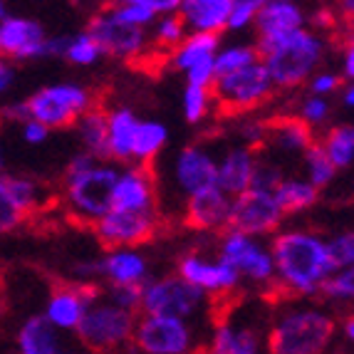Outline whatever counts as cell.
I'll return each mask as SVG.
<instances>
[{
    "label": "cell",
    "mask_w": 354,
    "mask_h": 354,
    "mask_svg": "<svg viewBox=\"0 0 354 354\" xmlns=\"http://www.w3.org/2000/svg\"><path fill=\"white\" fill-rule=\"evenodd\" d=\"M270 245L275 285L272 288L292 297H315L330 278L332 266L327 258V243L319 233L305 228L278 230Z\"/></svg>",
    "instance_id": "cell-1"
},
{
    "label": "cell",
    "mask_w": 354,
    "mask_h": 354,
    "mask_svg": "<svg viewBox=\"0 0 354 354\" xmlns=\"http://www.w3.org/2000/svg\"><path fill=\"white\" fill-rule=\"evenodd\" d=\"M337 319L317 305L283 307L266 332V354H327Z\"/></svg>",
    "instance_id": "cell-2"
},
{
    "label": "cell",
    "mask_w": 354,
    "mask_h": 354,
    "mask_svg": "<svg viewBox=\"0 0 354 354\" xmlns=\"http://www.w3.org/2000/svg\"><path fill=\"white\" fill-rule=\"evenodd\" d=\"M275 89H295L319 70L327 45L317 30L302 28L270 42H253Z\"/></svg>",
    "instance_id": "cell-3"
},
{
    "label": "cell",
    "mask_w": 354,
    "mask_h": 354,
    "mask_svg": "<svg viewBox=\"0 0 354 354\" xmlns=\"http://www.w3.org/2000/svg\"><path fill=\"white\" fill-rule=\"evenodd\" d=\"M119 166L97 161L89 153H75L65 174V206L80 223L95 225L112 211V194Z\"/></svg>",
    "instance_id": "cell-4"
},
{
    "label": "cell",
    "mask_w": 354,
    "mask_h": 354,
    "mask_svg": "<svg viewBox=\"0 0 354 354\" xmlns=\"http://www.w3.org/2000/svg\"><path fill=\"white\" fill-rule=\"evenodd\" d=\"M25 106H28L30 119H35L53 131L75 127L80 117H84L92 106H97V100L92 95V89L82 87V84L59 82L32 92L25 100Z\"/></svg>",
    "instance_id": "cell-5"
},
{
    "label": "cell",
    "mask_w": 354,
    "mask_h": 354,
    "mask_svg": "<svg viewBox=\"0 0 354 354\" xmlns=\"http://www.w3.org/2000/svg\"><path fill=\"white\" fill-rule=\"evenodd\" d=\"M136 325V315L127 313L106 297L97 295L89 302L82 322L75 330L77 342L89 352H112L131 342V332Z\"/></svg>",
    "instance_id": "cell-6"
},
{
    "label": "cell",
    "mask_w": 354,
    "mask_h": 354,
    "mask_svg": "<svg viewBox=\"0 0 354 354\" xmlns=\"http://www.w3.org/2000/svg\"><path fill=\"white\" fill-rule=\"evenodd\" d=\"M216 258L236 272L241 283H253L260 288H272L275 285V268H272L270 245L260 238H250L236 233V230H223L218 241V253Z\"/></svg>",
    "instance_id": "cell-7"
},
{
    "label": "cell",
    "mask_w": 354,
    "mask_h": 354,
    "mask_svg": "<svg viewBox=\"0 0 354 354\" xmlns=\"http://www.w3.org/2000/svg\"><path fill=\"white\" fill-rule=\"evenodd\" d=\"M206 300L208 297L201 290L191 288L174 272V275H164L156 280L149 278L144 283L139 313L151 315V317H174L189 322L206 307Z\"/></svg>",
    "instance_id": "cell-8"
},
{
    "label": "cell",
    "mask_w": 354,
    "mask_h": 354,
    "mask_svg": "<svg viewBox=\"0 0 354 354\" xmlns=\"http://www.w3.org/2000/svg\"><path fill=\"white\" fill-rule=\"evenodd\" d=\"M272 92H275V87H272L270 75H268L266 65L260 59L255 65L245 67V70L221 77L211 87L213 106L225 114L250 112V109L270 100Z\"/></svg>",
    "instance_id": "cell-9"
},
{
    "label": "cell",
    "mask_w": 354,
    "mask_h": 354,
    "mask_svg": "<svg viewBox=\"0 0 354 354\" xmlns=\"http://www.w3.org/2000/svg\"><path fill=\"white\" fill-rule=\"evenodd\" d=\"M283 221L285 213L280 211L272 194H268V191L248 189L245 194L230 198L228 230L263 241L270 233H278Z\"/></svg>",
    "instance_id": "cell-10"
},
{
    "label": "cell",
    "mask_w": 354,
    "mask_h": 354,
    "mask_svg": "<svg viewBox=\"0 0 354 354\" xmlns=\"http://www.w3.org/2000/svg\"><path fill=\"white\" fill-rule=\"evenodd\" d=\"M196 342L191 322L174 317H136L131 344L142 354H191Z\"/></svg>",
    "instance_id": "cell-11"
},
{
    "label": "cell",
    "mask_w": 354,
    "mask_h": 354,
    "mask_svg": "<svg viewBox=\"0 0 354 354\" xmlns=\"http://www.w3.org/2000/svg\"><path fill=\"white\" fill-rule=\"evenodd\" d=\"M84 30L95 37L102 55H109V57L136 59L142 57L144 50L149 48L147 30L131 28V25L122 23L109 8H102L100 12H95Z\"/></svg>",
    "instance_id": "cell-12"
},
{
    "label": "cell",
    "mask_w": 354,
    "mask_h": 354,
    "mask_svg": "<svg viewBox=\"0 0 354 354\" xmlns=\"http://www.w3.org/2000/svg\"><path fill=\"white\" fill-rule=\"evenodd\" d=\"M97 241L106 250L117 248H139L149 243L159 230V216L156 213H127V211H109L102 216L95 225Z\"/></svg>",
    "instance_id": "cell-13"
},
{
    "label": "cell",
    "mask_w": 354,
    "mask_h": 354,
    "mask_svg": "<svg viewBox=\"0 0 354 354\" xmlns=\"http://www.w3.org/2000/svg\"><path fill=\"white\" fill-rule=\"evenodd\" d=\"M176 275L189 283L191 288L201 290L206 297H225L233 295L241 288V278L230 270L218 258H208L201 253L181 255L176 268Z\"/></svg>",
    "instance_id": "cell-14"
},
{
    "label": "cell",
    "mask_w": 354,
    "mask_h": 354,
    "mask_svg": "<svg viewBox=\"0 0 354 354\" xmlns=\"http://www.w3.org/2000/svg\"><path fill=\"white\" fill-rule=\"evenodd\" d=\"M203 354H266V332L255 322L225 315L213 325Z\"/></svg>",
    "instance_id": "cell-15"
},
{
    "label": "cell",
    "mask_w": 354,
    "mask_h": 354,
    "mask_svg": "<svg viewBox=\"0 0 354 354\" xmlns=\"http://www.w3.org/2000/svg\"><path fill=\"white\" fill-rule=\"evenodd\" d=\"M112 211L156 213V178L149 166H119L112 194Z\"/></svg>",
    "instance_id": "cell-16"
},
{
    "label": "cell",
    "mask_w": 354,
    "mask_h": 354,
    "mask_svg": "<svg viewBox=\"0 0 354 354\" xmlns=\"http://www.w3.org/2000/svg\"><path fill=\"white\" fill-rule=\"evenodd\" d=\"M97 295L100 292H97L95 285H77V283L59 285V288H55L50 292L42 317L48 319L57 332L70 335V332H75L80 327L89 302L95 300Z\"/></svg>",
    "instance_id": "cell-17"
},
{
    "label": "cell",
    "mask_w": 354,
    "mask_h": 354,
    "mask_svg": "<svg viewBox=\"0 0 354 354\" xmlns=\"http://www.w3.org/2000/svg\"><path fill=\"white\" fill-rule=\"evenodd\" d=\"M48 32L37 20L8 15L0 23V57L3 59H40L45 57Z\"/></svg>",
    "instance_id": "cell-18"
},
{
    "label": "cell",
    "mask_w": 354,
    "mask_h": 354,
    "mask_svg": "<svg viewBox=\"0 0 354 354\" xmlns=\"http://www.w3.org/2000/svg\"><path fill=\"white\" fill-rule=\"evenodd\" d=\"M216 164L211 151L203 144H189L176 153L174 159V181L176 189L181 191L186 198L194 194H201L206 189L216 186Z\"/></svg>",
    "instance_id": "cell-19"
},
{
    "label": "cell",
    "mask_w": 354,
    "mask_h": 354,
    "mask_svg": "<svg viewBox=\"0 0 354 354\" xmlns=\"http://www.w3.org/2000/svg\"><path fill=\"white\" fill-rule=\"evenodd\" d=\"M255 42H270L307 28V12L292 0H263L255 15Z\"/></svg>",
    "instance_id": "cell-20"
},
{
    "label": "cell",
    "mask_w": 354,
    "mask_h": 354,
    "mask_svg": "<svg viewBox=\"0 0 354 354\" xmlns=\"http://www.w3.org/2000/svg\"><path fill=\"white\" fill-rule=\"evenodd\" d=\"M100 278L109 283V288H142L149 280V260L139 248L106 250L100 260Z\"/></svg>",
    "instance_id": "cell-21"
},
{
    "label": "cell",
    "mask_w": 354,
    "mask_h": 354,
    "mask_svg": "<svg viewBox=\"0 0 354 354\" xmlns=\"http://www.w3.org/2000/svg\"><path fill=\"white\" fill-rule=\"evenodd\" d=\"M18 354H82L70 337L57 332L42 315H30L15 335Z\"/></svg>",
    "instance_id": "cell-22"
},
{
    "label": "cell",
    "mask_w": 354,
    "mask_h": 354,
    "mask_svg": "<svg viewBox=\"0 0 354 354\" xmlns=\"http://www.w3.org/2000/svg\"><path fill=\"white\" fill-rule=\"evenodd\" d=\"M228 213H230V198L221 189H206L201 194H194L186 198L183 208V221L194 230L213 233V230L228 228Z\"/></svg>",
    "instance_id": "cell-23"
},
{
    "label": "cell",
    "mask_w": 354,
    "mask_h": 354,
    "mask_svg": "<svg viewBox=\"0 0 354 354\" xmlns=\"http://www.w3.org/2000/svg\"><path fill=\"white\" fill-rule=\"evenodd\" d=\"M258 164L255 149L248 147H230L223 153V159L216 164V189L223 191L228 198L245 194L253 183V171Z\"/></svg>",
    "instance_id": "cell-24"
},
{
    "label": "cell",
    "mask_w": 354,
    "mask_h": 354,
    "mask_svg": "<svg viewBox=\"0 0 354 354\" xmlns=\"http://www.w3.org/2000/svg\"><path fill=\"white\" fill-rule=\"evenodd\" d=\"M230 12V0H178L176 15L181 18L186 32L216 35L225 32Z\"/></svg>",
    "instance_id": "cell-25"
},
{
    "label": "cell",
    "mask_w": 354,
    "mask_h": 354,
    "mask_svg": "<svg viewBox=\"0 0 354 354\" xmlns=\"http://www.w3.org/2000/svg\"><path fill=\"white\" fill-rule=\"evenodd\" d=\"M139 119L129 106H114L106 112V161L114 166L131 164V142Z\"/></svg>",
    "instance_id": "cell-26"
},
{
    "label": "cell",
    "mask_w": 354,
    "mask_h": 354,
    "mask_svg": "<svg viewBox=\"0 0 354 354\" xmlns=\"http://www.w3.org/2000/svg\"><path fill=\"white\" fill-rule=\"evenodd\" d=\"M122 23L131 28L147 30L164 15H176L178 0H122L106 6Z\"/></svg>",
    "instance_id": "cell-27"
},
{
    "label": "cell",
    "mask_w": 354,
    "mask_h": 354,
    "mask_svg": "<svg viewBox=\"0 0 354 354\" xmlns=\"http://www.w3.org/2000/svg\"><path fill=\"white\" fill-rule=\"evenodd\" d=\"M221 48V37L216 35H198V32H189L178 42L176 48L169 53V62H171L174 70L178 72H189L191 67L201 65L213 59V55L218 53Z\"/></svg>",
    "instance_id": "cell-28"
},
{
    "label": "cell",
    "mask_w": 354,
    "mask_h": 354,
    "mask_svg": "<svg viewBox=\"0 0 354 354\" xmlns=\"http://www.w3.org/2000/svg\"><path fill=\"white\" fill-rule=\"evenodd\" d=\"M266 142H270L280 151H297L302 153L310 144L315 142L313 129L305 127L300 119L292 114V117L283 119H272L266 124Z\"/></svg>",
    "instance_id": "cell-29"
},
{
    "label": "cell",
    "mask_w": 354,
    "mask_h": 354,
    "mask_svg": "<svg viewBox=\"0 0 354 354\" xmlns=\"http://www.w3.org/2000/svg\"><path fill=\"white\" fill-rule=\"evenodd\" d=\"M166 142H169V129L161 122L153 119H139L134 131V142H131V164L136 166H149L161 151H164Z\"/></svg>",
    "instance_id": "cell-30"
},
{
    "label": "cell",
    "mask_w": 354,
    "mask_h": 354,
    "mask_svg": "<svg viewBox=\"0 0 354 354\" xmlns=\"http://www.w3.org/2000/svg\"><path fill=\"white\" fill-rule=\"evenodd\" d=\"M319 194L322 191H317L305 178L285 176L278 183V189L272 191V198H275V203H278L285 216H292V213H302L307 208H313L319 201Z\"/></svg>",
    "instance_id": "cell-31"
},
{
    "label": "cell",
    "mask_w": 354,
    "mask_h": 354,
    "mask_svg": "<svg viewBox=\"0 0 354 354\" xmlns=\"http://www.w3.org/2000/svg\"><path fill=\"white\" fill-rule=\"evenodd\" d=\"M77 134L84 147V153L95 156L97 161H106V112L100 104L92 106L77 122Z\"/></svg>",
    "instance_id": "cell-32"
},
{
    "label": "cell",
    "mask_w": 354,
    "mask_h": 354,
    "mask_svg": "<svg viewBox=\"0 0 354 354\" xmlns=\"http://www.w3.org/2000/svg\"><path fill=\"white\" fill-rule=\"evenodd\" d=\"M332 161L337 171H344L354 164V127L352 124H335L325 131L322 142H317Z\"/></svg>",
    "instance_id": "cell-33"
},
{
    "label": "cell",
    "mask_w": 354,
    "mask_h": 354,
    "mask_svg": "<svg viewBox=\"0 0 354 354\" xmlns=\"http://www.w3.org/2000/svg\"><path fill=\"white\" fill-rule=\"evenodd\" d=\"M258 59V50L250 42H238V45L218 48V53L213 55V75H216V80H221V77H228L233 72H241L245 67L255 65Z\"/></svg>",
    "instance_id": "cell-34"
},
{
    "label": "cell",
    "mask_w": 354,
    "mask_h": 354,
    "mask_svg": "<svg viewBox=\"0 0 354 354\" xmlns=\"http://www.w3.org/2000/svg\"><path fill=\"white\" fill-rule=\"evenodd\" d=\"M302 161H305V181H310L317 191L327 189L337 176V169L332 166V161L325 156L322 147L317 142H313L310 147L302 151Z\"/></svg>",
    "instance_id": "cell-35"
},
{
    "label": "cell",
    "mask_w": 354,
    "mask_h": 354,
    "mask_svg": "<svg viewBox=\"0 0 354 354\" xmlns=\"http://www.w3.org/2000/svg\"><path fill=\"white\" fill-rule=\"evenodd\" d=\"M62 57L77 67H92V65H97L104 55H102V50L95 42V37L89 35L87 30H82V32L67 37L65 55H62Z\"/></svg>",
    "instance_id": "cell-36"
},
{
    "label": "cell",
    "mask_w": 354,
    "mask_h": 354,
    "mask_svg": "<svg viewBox=\"0 0 354 354\" xmlns=\"http://www.w3.org/2000/svg\"><path fill=\"white\" fill-rule=\"evenodd\" d=\"M181 106H183V119H186L189 124H201V122L208 119V114L216 109V106H213L211 89L189 87V84H186V89H183Z\"/></svg>",
    "instance_id": "cell-37"
},
{
    "label": "cell",
    "mask_w": 354,
    "mask_h": 354,
    "mask_svg": "<svg viewBox=\"0 0 354 354\" xmlns=\"http://www.w3.org/2000/svg\"><path fill=\"white\" fill-rule=\"evenodd\" d=\"M147 35H149V42H151V45H156L159 50H169V53H171L189 32H186V28H183L178 15H164V18H159L151 25V32H147Z\"/></svg>",
    "instance_id": "cell-38"
},
{
    "label": "cell",
    "mask_w": 354,
    "mask_h": 354,
    "mask_svg": "<svg viewBox=\"0 0 354 354\" xmlns=\"http://www.w3.org/2000/svg\"><path fill=\"white\" fill-rule=\"evenodd\" d=\"M28 213L15 201L10 186H8V174H0V236L12 233L15 228L25 223Z\"/></svg>",
    "instance_id": "cell-39"
},
{
    "label": "cell",
    "mask_w": 354,
    "mask_h": 354,
    "mask_svg": "<svg viewBox=\"0 0 354 354\" xmlns=\"http://www.w3.org/2000/svg\"><path fill=\"white\" fill-rule=\"evenodd\" d=\"M319 295L330 302H349L354 297V268L347 270H335L330 278L322 283L319 288Z\"/></svg>",
    "instance_id": "cell-40"
},
{
    "label": "cell",
    "mask_w": 354,
    "mask_h": 354,
    "mask_svg": "<svg viewBox=\"0 0 354 354\" xmlns=\"http://www.w3.org/2000/svg\"><path fill=\"white\" fill-rule=\"evenodd\" d=\"M327 258H330L332 270H347L354 263V236L352 230H342L332 238H325Z\"/></svg>",
    "instance_id": "cell-41"
},
{
    "label": "cell",
    "mask_w": 354,
    "mask_h": 354,
    "mask_svg": "<svg viewBox=\"0 0 354 354\" xmlns=\"http://www.w3.org/2000/svg\"><path fill=\"white\" fill-rule=\"evenodd\" d=\"M297 119H300L302 124L315 129V127H325L332 117V104L330 100H322V97H305L297 106Z\"/></svg>",
    "instance_id": "cell-42"
},
{
    "label": "cell",
    "mask_w": 354,
    "mask_h": 354,
    "mask_svg": "<svg viewBox=\"0 0 354 354\" xmlns=\"http://www.w3.org/2000/svg\"><path fill=\"white\" fill-rule=\"evenodd\" d=\"M285 178V171L283 166L275 164V161L270 159H258V164H255V171H253V183H250V189L255 191H268V194H272V191L278 189V183Z\"/></svg>",
    "instance_id": "cell-43"
},
{
    "label": "cell",
    "mask_w": 354,
    "mask_h": 354,
    "mask_svg": "<svg viewBox=\"0 0 354 354\" xmlns=\"http://www.w3.org/2000/svg\"><path fill=\"white\" fill-rule=\"evenodd\" d=\"M260 3L263 0H230V12H228V25H225V32L228 30H245L255 23V15L260 10Z\"/></svg>",
    "instance_id": "cell-44"
},
{
    "label": "cell",
    "mask_w": 354,
    "mask_h": 354,
    "mask_svg": "<svg viewBox=\"0 0 354 354\" xmlns=\"http://www.w3.org/2000/svg\"><path fill=\"white\" fill-rule=\"evenodd\" d=\"M347 82H342L339 72L330 70H317L310 80H307V87H310V95L322 97V100H330L332 95H339V89Z\"/></svg>",
    "instance_id": "cell-45"
},
{
    "label": "cell",
    "mask_w": 354,
    "mask_h": 354,
    "mask_svg": "<svg viewBox=\"0 0 354 354\" xmlns=\"http://www.w3.org/2000/svg\"><path fill=\"white\" fill-rule=\"evenodd\" d=\"M142 288H109L104 297L117 307H122V310H127V313L136 315L139 307H142Z\"/></svg>",
    "instance_id": "cell-46"
},
{
    "label": "cell",
    "mask_w": 354,
    "mask_h": 354,
    "mask_svg": "<svg viewBox=\"0 0 354 354\" xmlns=\"http://www.w3.org/2000/svg\"><path fill=\"white\" fill-rule=\"evenodd\" d=\"M183 77H186V84H189V87L211 89L213 82H216V75H213V59H208V62H201V65L191 67L189 72H183Z\"/></svg>",
    "instance_id": "cell-47"
},
{
    "label": "cell",
    "mask_w": 354,
    "mask_h": 354,
    "mask_svg": "<svg viewBox=\"0 0 354 354\" xmlns=\"http://www.w3.org/2000/svg\"><path fill=\"white\" fill-rule=\"evenodd\" d=\"M20 134H23L25 144H32V147H37V144L48 142L50 129H48V127H42L40 122H35V119H25L23 124H20Z\"/></svg>",
    "instance_id": "cell-48"
},
{
    "label": "cell",
    "mask_w": 354,
    "mask_h": 354,
    "mask_svg": "<svg viewBox=\"0 0 354 354\" xmlns=\"http://www.w3.org/2000/svg\"><path fill=\"white\" fill-rule=\"evenodd\" d=\"M0 117L8 119V122H18V124H23L25 119H30L25 102H10V104H6L0 109Z\"/></svg>",
    "instance_id": "cell-49"
},
{
    "label": "cell",
    "mask_w": 354,
    "mask_h": 354,
    "mask_svg": "<svg viewBox=\"0 0 354 354\" xmlns=\"http://www.w3.org/2000/svg\"><path fill=\"white\" fill-rule=\"evenodd\" d=\"M339 67H342V72H339L342 82L352 84V80H354V48H352V45H347V48L342 50V57H339Z\"/></svg>",
    "instance_id": "cell-50"
},
{
    "label": "cell",
    "mask_w": 354,
    "mask_h": 354,
    "mask_svg": "<svg viewBox=\"0 0 354 354\" xmlns=\"http://www.w3.org/2000/svg\"><path fill=\"white\" fill-rule=\"evenodd\" d=\"M65 45L67 37L48 35V40H45V57H62L65 55Z\"/></svg>",
    "instance_id": "cell-51"
},
{
    "label": "cell",
    "mask_w": 354,
    "mask_h": 354,
    "mask_svg": "<svg viewBox=\"0 0 354 354\" xmlns=\"http://www.w3.org/2000/svg\"><path fill=\"white\" fill-rule=\"evenodd\" d=\"M12 80H15V70H12V65L8 62V59L0 57V97L10 89Z\"/></svg>",
    "instance_id": "cell-52"
},
{
    "label": "cell",
    "mask_w": 354,
    "mask_h": 354,
    "mask_svg": "<svg viewBox=\"0 0 354 354\" xmlns=\"http://www.w3.org/2000/svg\"><path fill=\"white\" fill-rule=\"evenodd\" d=\"M337 327L342 330L344 339H347V342H352V339H354V315H344V319Z\"/></svg>",
    "instance_id": "cell-53"
},
{
    "label": "cell",
    "mask_w": 354,
    "mask_h": 354,
    "mask_svg": "<svg viewBox=\"0 0 354 354\" xmlns=\"http://www.w3.org/2000/svg\"><path fill=\"white\" fill-rule=\"evenodd\" d=\"M339 102L344 104V109H352L354 106V87L352 84H344V87L339 89Z\"/></svg>",
    "instance_id": "cell-54"
},
{
    "label": "cell",
    "mask_w": 354,
    "mask_h": 354,
    "mask_svg": "<svg viewBox=\"0 0 354 354\" xmlns=\"http://www.w3.org/2000/svg\"><path fill=\"white\" fill-rule=\"evenodd\" d=\"M6 18H8V6L3 3V0H0V23H3Z\"/></svg>",
    "instance_id": "cell-55"
},
{
    "label": "cell",
    "mask_w": 354,
    "mask_h": 354,
    "mask_svg": "<svg viewBox=\"0 0 354 354\" xmlns=\"http://www.w3.org/2000/svg\"><path fill=\"white\" fill-rule=\"evenodd\" d=\"M6 169V156H3V149H0V171Z\"/></svg>",
    "instance_id": "cell-56"
}]
</instances>
